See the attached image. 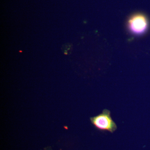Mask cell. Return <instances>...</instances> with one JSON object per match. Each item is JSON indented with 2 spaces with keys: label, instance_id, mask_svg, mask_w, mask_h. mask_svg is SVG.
Returning <instances> with one entry per match:
<instances>
[{
  "label": "cell",
  "instance_id": "6da1fadb",
  "mask_svg": "<svg viewBox=\"0 0 150 150\" xmlns=\"http://www.w3.org/2000/svg\"><path fill=\"white\" fill-rule=\"evenodd\" d=\"M94 127L101 132L108 131L112 133L117 129L116 123L112 120L110 110L105 109L100 114L90 118Z\"/></svg>",
  "mask_w": 150,
  "mask_h": 150
},
{
  "label": "cell",
  "instance_id": "7a4b0ae2",
  "mask_svg": "<svg viewBox=\"0 0 150 150\" xmlns=\"http://www.w3.org/2000/svg\"><path fill=\"white\" fill-rule=\"evenodd\" d=\"M148 21L146 17L142 13H137L131 17L129 21L130 31L136 35H141L148 29Z\"/></svg>",
  "mask_w": 150,
  "mask_h": 150
}]
</instances>
